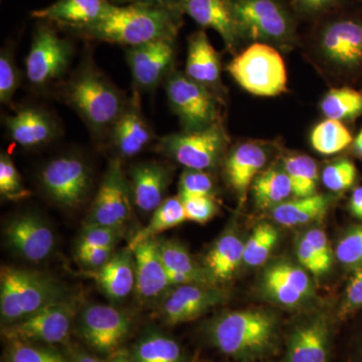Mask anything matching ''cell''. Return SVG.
<instances>
[{
  "mask_svg": "<svg viewBox=\"0 0 362 362\" xmlns=\"http://www.w3.org/2000/svg\"><path fill=\"white\" fill-rule=\"evenodd\" d=\"M303 238L309 243L312 249L322 259L324 263L332 268L334 255H333L332 247H331L327 235L322 228H309L308 230L304 233Z\"/></svg>",
  "mask_w": 362,
  "mask_h": 362,
  "instance_id": "obj_51",
  "label": "cell"
},
{
  "mask_svg": "<svg viewBox=\"0 0 362 362\" xmlns=\"http://www.w3.org/2000/svg\"><path fill=\"white\" fill-rule=\"evenodd\" d=\"M296 255L300 265L315 277H322L331 270L330 267L326 265L318 254L312 249L303 235L297 240Z\"/></svg>",
  "mask_w": 362,
  "mask_h": 362,
  "instance_id": "obj_47",
  "label": "cell"
},
{
  "mask_svg": "<svg viewBox=\"0 0 362 362\" xmlns=\"http://www.w3.org/2000/svg\"><path fill=\"white\" fill-rule=\"evenodd\" d=\"M4 238L7 247L14 254L33 263L49 258L56 246V237L51 226L33 214H18L8 221L4 228Z\"/></svg>",
  "mask_w": 362,
  "mask_h": 362,
  "instance_id": "obj_17",
  "label": "cell"
},
{
  "mask_svg": "<svg viewBox=\"0 0 362 362\" xmlns=\"http://www.w3.org/2000/svg\"><path fill=\"white\" fill-rule=\"evenodd\" d=\"M327 119L337 121L354 120L362 116V93L351 88L330 90L320 104Z\"/></svg>",
  "mask_w": 362,
  "mask_h": 362,
  "instance_id": "obj_37",
  "label": "cell"
},
{
  "mask_svg": "<svg viewBox=\"0 0 362 362\" xmlns=\"http://www.w3.org/2000/svg\"><path fill=\"white\" fill-rule=\"evenodd\" d=\"M356 358L357 362H362V334L357 342Z\"/></svg>",
  "mask_w": 362,
  "mask_h": 362,
  "instance_id": "obj_56",
  "label": "cell"
},
{
  "mask_svg": "<svg viewBox=\"0 0 362 362\" xmlns=\"http://www.w3.org/2000/svg\"><path fill=\"white\" fill-rule=\"evenodd\" d=\"M331 327L327 317L317 314L297 324L289 335L286 362H328Z\"/></svg>",
  "mask_w": 362,
  "mask_h": 362,
  "instance_id": "obj_19",
  "label": "cell"
},
{
  "mask_svg": "<svg viewBox=\"0 0 362 362\" xmlns=\"http://www.w3.org/2000/svg\"><path fill=\"white\" fill-rule=\"evenodd\" d=\"M119 158H131L141 153L154 139L153 131L143 116L137 94L131 98L125 110L109 133Z\"/></svg>",
  "mask_w": 362,
  "mask_h": 362,
  "instance_id": "obj_21",
  "label": "cell"
},
{
  "mask_svg": "<svg viewBox=\"0 0 362 362\" xmlns=\"http://www.w3.org/2000/svg\"><path fill=\"white\" fill-rule=\"evenodd\" d=\"M135 259V291L143 302L154 301L171 284L159 252L158 240H145L132 250Z\"/></svg>",
  "mask_w": 362,
  "mask_h": 362,
  "instance_id": "obj_20",
  "label": "cell"
},
{
  "mask_svg": "<svg viewBox=\"0 0 362 362\" xmlns=\"http://www.w3.org/2000/svg\"><path fill=\"white\" fill-rule=\"evenodd\" d=\"M115 247H77V259L88 271L98 270L106 265L114 256Z\"/></svg>",
  "mask_w": 362,
  "mask_h": 362,
  "instance_id": "obj_49",
  "label": "cell"
},
{
  "mask_svg": "<svg viewBox=\"0 0 362 362\" xmlns=\"http://www.w3.org/2000/svg\"><path fill=\"white\" fill-rule=\"evenodd\" d=\"M279 230L271 223H259L245 244L244 264L259 267L266 264L279 240Z\"/></svg>",
  "mask_w": 362,
  "mask_h": 362,
  "instance_id": "obj_38",
  "label": "cell"
},
{
  "mask_svg": "<svg viewBox=\"0 0 362 362\" xmlns=\"http://www.w3.org/2000/svg\"><path fill=\"white\" fill-rule=\"evenodd\" d=\"M185 221H187V216L180 197L178 195L168 197L153 211L148 225L133 235L127 247L133 250L145 240L156 239L159 233L175 228Z\"/></svg>",
  "mask_w": 362,
  "mask_h": 362,
  "instance_id": "obj_33",
  "label": "cell"
},
{
  "mask_svg": "<svg viewBox=\"0 0 362 362\" xmlns=\"http://www.w3.org/2000/svg\"><path fill=\"white\" fill-rule=\"evenodd\" d=\"M349 211L356 220L362 221V187H357L352 190Z\"/></svg>",
  "mask_w": 362,
  "mask_h": 362,
  "instance_id": "obj_52",
  "label": "cell"
},
{
  "mask_svg": "<svg viewBox=\"0 0 362 362\" xmlns=\"http://www.w3.org/2000/svg\"><path fill=\"white\" fill-rule=\"evenodd\" d=\"M130 359L132 362H181L182 351L173 338L151 333L136 343Z\"/></svg>",
  "mask_w": 362,
  "mask_h": 362,
  "instance_id": "obj_36",
  "label": "cell"
},
{
  "mask_svg": "<svg viewBox=\"0 0 362 362\" xmlns=\"http://www.w3.org/2000/svg\"><path fill=\"white\" fill-rule=\"evenodd\" d=\"M113 1L117 2V4H134L138 0H113Z\"/></svg>",
  "mask_w": 362,
  "mask_h": 362,
  "instance_id": "obj_58",
  "label": "cell"
},
{
  "mask_svg": "<svg viewBox=\"0 0 362 362\" xmlns=\"http://www.w3.org/2000/svg\"><path fill=\"white\" fill-rule=\"evenodd\" d=\"M78 312V302L73 298L49 305L23 320L4 325L2 332L11 342H42L56 344L70 335Z\"/></svg>",
  "mask_w": 362,
  "mask_h": 362,
  "instance_id": "obj_10",
  "label": "cell"
},
{
  "mask_svg": "<svg viewBox=\"0 0 362 362\" xmlns=\"http://www.w3.org/2000/svg\"><path fill=\"white\" fill-rule=\"evenodd\" d=\"M108 0H57L45 8L33 11V18L78 30L93 25L108 13Z\"/></svg>",
  "mask_w": 362,
  "mask_h": 362,
  "instance_id": "obj_26",
  "label": "cell"
},
{
  "mask_svg": "<svg viewBox=\"0 0 362 362\" xmlns=\"http://www.w3.org/2000/svg\"><path fill=\"white\" fill-rule=\"evenodd\" d=\"M357 180L356 164L349 158H339L325 166L321 175L324 187L331 192L340 194L354 187Z\"/></svg>",
  "mask_w": 362,
  "mask_h": 362,
  "instance_id": "obj_39",
  "label": "cell"
},
{
  "mask_svg": "<svg viewBox=\"0 0 362 362\" xmlns=\"http://www.w3.org/2000/svg\"><path fill=\"white\" fill-rule=\"evenodd\" d=\"M343 0H292V6L299 16L317 18L341 6Z\"/></svg>",
  "mask_w": 362,
  "mask_h": 362,
  "instance_id": "obj_50",
  "label": "cell"
},
{
  "mask_svg": "<svg viewBox=\"0 0 362 362\" xmlns=\"http://www.w3.org/2000/svg\"><path fill=\"white\" fill-rule=\"evenodd\" d=\"M80 333L88 345L100 354L115 351L130 332L127 314L104 304L86 306L78 318Z\"/></svg>",
  "mask_w": 362,
  "mask_h": 362,
  "instance_id": "obj_15",
  "label": "cell"
},
{
  "mask_svg": "<svg viewBox=\"0 0 362 362\" xmlns=\"http://www.w3.org/2000/svg\"><path fill=\"white\" fill-rule=\"evenodd\" d=\"M159 252L169 271L185 276L192 284L218 286L204 265H199L189 251L173 240H158Z\"/></svg>",
  "mask_w": 362,
  "mask_h": 362,
  "instance_id": "obj_32",
  "label": "cell"
},
{
  "mask_svg": "<svg viewBox=\"0 0 362 362\" xmlns=\"http://www.w3.org/2000/svg\"></svg>",
  "mask_w": 362,
  "mask_h": 362,
  "instance_id": "obj_60",
  "label": "cell"
},
{
  "mask_svg": "<svg viewBox=\"0 0 362 362\" xmlns=\"http://www.w3.org/2000/svg\"><path fill=\"white\" fill-rule=\"evenodd\" d=\"M317 47L331 68L346 76L362 71V14H340L324 23Z\"/></svg>",
  "mask_w": 362,
  "mask_h": 362,
  "instance_id": "obj_7",
  "label": "cell"
},
{
  "mask_svg": "<svg viewBox=\"0 0 362 362\" xmlns=\"http://www.w3.org/2000/svg\"><path fill=\"white\" fill-rule=\"evenodd\" d=\"M110 362H132L131 361L130 356H125V354H118L114 357Z\"/></svg>",
  "mask_w": 362,
  "mask_h": 362,
  "instance_id": "obj_57",
  "label": "cell"
},
{
  "mask_svg": "<svg viewBox=\"0 0 362 362\" xmlns=\"http://www.w3.org/2000/svg\"><path fill=\"white\" fill-rule=\"evenodd\" d=\"M268 152L263 143L247 141L233 147L226 157V181L235 190L240 202L245 201L255 178L265 168Z\"/></svg>",
  "mask_w": 362,
  "mask_h": 362,
  "instance_id": "obj_22",
  "label": "cell"
},
{
  "mask_svg": "<svg viewBox=\"0 0 362 362\" xmlns=\"http://www.w3.org/2000/svg\"><path fill=\"white\" fill-rule=\"evenodd\" d=\"M182 11L204 28H213L230 51L245 40L228 0H185Z\"/></svg>",
  "mask_w": 362,
  "mask_h": 362,
  "instance_id": "obj_25",
  "label": "cell"
},
{
  "mask_svg": "<svg viewBox=\"0 0 362 362\" xmlns=\"http://www.w3.org/2000/svg\"><path fill=\"white\" fill-rule=\"evenodd\" d=\"M129 180L121 159H112L96 197L90 207L85 226L124 228L130 216Z\"/></svg>",
  "mask_w": 362,
  "mask_h": 362,
  "instance_id": "obj_13",
  "label": "cell"
},
{
  "mask_svg": "<svg viewBox=\"0 0 362 362\" xmlns=\"http://www.w3.org/2000/svg\"><path fill=\"white\" fill-rule=\"evenodd\" d=\"M354 136L341 121L327 119L312 130V147L322 156H334L349 148L354 142Z\"/></svg>",
  "mask_w": 362,
  "mask_h": 362,
  "instance_id": "obj_35",
  "label": "cell"
},
{
  "mask_svg": "<svg viewBox=\"0 0 362 362\" xmlns=\"http://www.w3.org/2000/svg\"><path fill=\"white\" fill-rule=\"evenodd\" d=\"M335 255L345 268L354 271L362 267V225L345 230L338 240Z\"/></svg>",
  "mask_w": 362,
  "mask_h": 362,
  "instance_id": "obj_41",
  "label": "cell"
},
{
  "mask_svg": "<svg viewBox=\"0 0 362 362\" xmlns=\"http://www.w3.org/2000/svg\"><path fill=\"white\" fill-rule=\"evenodd\" d=\"M180 197V195H178ZM185 207L187 220L204 223L213 220L218 207L214 197H180Z\"/></svg>",
  "mask_w": 362,
  "mask_h": 362,
  "instance_id": "obj_46",
  "label": "cell"
},
{
  "mask_svg": "<svg viewBox=\"0 0 362 362\" xmlns=\"http://www.w3.org/2000/svg\"><path fill=\"white\" fill-rule=\"evenodd\" d=\"M123 233L124 228L84 226L78 238V246L115 247L116 243L122 237Z\"/></svg>",
  "mask_w": 362,
  "mask_h": 362,
  "instance_id": "obj_45",
  "label": "cell"
},
{
  "mask_svg": "<svg viewBox=\"0 0 362 362\" xmlns=\"http://www.w3.org/2000/svg\"><path fill=\"white\" fill-rule=\"evenodd\" d=\"M245 40H256L282 49L296 42L291 13L279 0H228Z\"/></svg>",
  "mask_w": 362,
  "mask_h": 362,
  "instance_id": "obj_5",
  "label": "cell"
},
{
  "mask_svg": "<svg viewBox=\"0 0 362 362\" xmlns=\"http://www.w3.org/2000/svg\"><path fill=\"white\" fill-rule=\"evenodd\" d=\"M362 309V267L354 271V275L350 278L341 306H340V317L351 315L354 312Z\"/></svg>",
  "mask_w": 362,
  "mask_h": 362,
  "instance_id": "obj_48",
  "label": "cell"
},
{
  "mask_svg": "<svg viewBox=\"0 0 362 362\" xmlns=\"http://www.w3.org/2000/svg\"><path fill=\"white\" fill-rule=\"evenodd\" d=\"M330 204V197L323 194L294 197L271 209L272 220L286 228L309 225L322 220Z\"/></svg>",
  "mask_w": 362,
  "mask_h": 362,
  "instance_id": "obj_30",
  "label": "cell"
},
{
  "mask_svg": "<svg viewBox=\"0 0 362 362\" xmlns=\"http://www.w3.org/2000/svg\"><path fill=\"white\" fill-rule=\"evenodd\" d=\"M180 197H214L216 185L207 171L185 168L181 173Z\"/></svg>",
  "mask_w": 362,
  "mask_h": 362,
  "instance_id": "obj_43",
  "label": "cell"
},
{
  "mask_svg": "<svg viewBox=\"0 0 362 362\" xmlns=\"http://www.w3.org/2000/svg\"><path fill=\"white\" fill-rule=\"evenodd\" d=\"M204 331L207 340L221 354L252 362L277 347L279 319L264 309L228 311L211 319Z\"/></svg>",
  "mask_w": 362,
  "mask_h": 362,
  "instance_id": "obj_2",
  "label": "cell"
},
{
  "mask_svg": "<svg viewBox=\"0 0 362 362\" xmlns=\"http://www.w3.org/2000/svg\"><path fill=\"white\" fill-rule=\"evenodd\" d=\"M90 169L77 156L52 159L40 171V181L45 194L54 204L66 209L80 206L89 195Z\"/></svg>",
  "mask_w": 362,
  "mask_h": 362,
  "instance_id": "obj_11",
  "label": "cell"
},
{
  "mask_svg": "<svg viewBox=\"0 0 362 362\" xmlns=\"http://www.w3.org/2000/svg\"><path fill=\"white\" fill-rule=\"evenodd\" d=\"M185 74L188 78L211 90L220 84V56L204 30L194 33L188 40Z\"/></svg>",
  "mask_w": 362,
  "mask_h": 362,
  "instance_id": "obj_29",
  "label": "cell"
},
{
  "mask_svg": "<svg viewBox=\"0 0 362 362\" xmlns=\"http://www.w3.org/2000/svg\"><path fill=\"white\" fill-rule=\"evenodd\" d=\"M255 204L259 209H273L293 195L291 181L283 164L272 165L262 171L252 182Z\"/></svg>",
  "mask_w": 362,
  "mask_h": 362,
  "instance_id": "obj_31",
  "label": "cell"
},
{
  "mask_svg": "<svg viewBox=\"0 0 362 362\" xmlns=\"http://www.w3.org/2000/svg\"><path fill=\"white\" fill-rule=\"evenodd\" d=\"M21 84V74L13 52L2 49L0 54V102L9 105Z\"/></svg>",
  "mask_w": 362,
  "mask_h": 362,
  "instance_id": "obj_44",
  "label": "cell"
},
{
  "mask_svg": "<svg viewBox=\"0 0 362 362\" xmlns=\"http://www.w3.org/2000/svg\"><path fill=\"white\" fill-rule=\"evenodd\" d=\"M247 92L258 97H276L287 90V71L280 52L268 44L254 42L226 66Z\"/></svg>",
  "mask_w": 362,
  "mask_h": 362,
  "instance_id": "obj_6",
  "label": "cell"
},
{
  "mask_svg": "<svg viewBox=\"0 0 362 362\" xmlns=\"http://www.w3.org/2000/svg\"><path fill=\"white\" fill-rule=\"evenodd\" d=\"M352 151L357 157L362 159V129L359 131L358 134L354 138L351 144Z\"/></svg>",
  "mask_w": 362,
  "mask_h": 362,
  "instance_id": "obj_55",
  "label": "cell"
},
{
  "mask_svg": "<svg viewBox=\"0 0 362 362\" xmlns=\"http://www.w3.org/2000/svg\"><path fill=\"white\" fill-rule=\"evenodd\" d=\"M165 90L169 106L185 132L206 129L221 122L218 102L211 90L185 74L173 71L166 78Z\"/></svg>",
  "mask_w": 362,
  "mask_h": 362,
  "instance_id": "obj_9",
  "label": "cell"
},
{
  "mask_svg": "<svg viewBox=\"0 0 362 362\" xmlns=\"http://www.w3.org/2000/svg\"><path fill=\"white\" fill-rule=\"evenodd\" d=\"M62 96L97 137L109 135L129 102L122 90L90 64L71 76Z\"/></svg>",
  "mask_w": 362,
  "mask_h": 362,
  "instance_id": "obj_3",
  "label": "cell"
},
{
  "mask_svg": "<svg viewBox=\"0 0 362 362\" xmlns=\"http://www.w3.org/2000/svg\"><path fill=\"white\" fill-rule=\"evenodd\" d=\"M94 279L99 289L112 301H121L135 290V259L132 250L126 247L115 252L110 261L98 270L85 272Z\"/></svg>",
  "mask_w": 362,
  "mask_h": 362,
  "instance_id": "obj_27",
  "label": "cell"
},
{
  "mask_svg": "<svg viewBox=\"0 0 362 362\" xmlns=\"http://www.w3.org/2000/svg\"><path fill=\"white\" fill-rule=\"evenodd\" d=\"M138 2L148 4V6H153L157 7H162V8L173 9V11H182V6L185 0H138Z\"/></svg>",
  "mask_w": 362,
  "mask_h": 362,
  "instance_id": "obj_53",
  "label": "cell"
},
{
  "mask_svg": "<svg viewBox=\"0 0 362 362\" xmlns=\"http://www.w3.org/2000/svg\"><path fill=\"white\" fill-rule=\"evenodd\" d=\"M173 42L156 40L126 49V61L136 87L148 92L168 78L175 59Z\"/></svg>",
  "mask_w": 362,
  "mask_h": 362,
  "instance_id": "obj_18",
  "label": "cell"
},
{
  "mask_svg": "<svg viewBox=\"0 0 362 362\" xmlns=\"http://www.w3.org/2000/svg\"><path fill=\"white\" fill-rule=\"evenodd\" d=\"M0 194L11 202L23 201L32 194L30 190L25 187L13 159L4 152H1L0 156Z\"/></svg>",
  "mask_w": 362,
  "mask_h": 362,
  "instance_id": "obj_40",
  "label": "cell"
},
{
  "mask_svg": "<svg viewBox=\"0 0 362 362\" xmlns=\"http://www.w3.org/2000/svg\"><path fill=\"white\" fill-rule=\"evenodd\" d=\"M73 57L69 40L59 37L52 28L40 26L33 35L32 47L25 59L28 82L37 88L63 77Z\"/></svg>",
  "mask_w": 362,
  "mask_h": 362,
  "instance_id": "obj_12",
  "label": "cell"
},
{
  "mask_svg": "<svg viewBox=\"0 0 362 362\" xmlns=\"http://www.w3.org/2000/svg\"><path fill=\"white\" fill-rule=\"evenodd\" d=\"M131 197L144 214L153 213L164 202L170 183V168L156 161L142 162L130 169Z\"/></svg>",
  "mask_w": 362,
  "mask_h": 362,
  "instance_id": "obj_24",
  "label": "cell"
},
{
  "mask_svg": "<svg viewBox=\"0 0 362 362\" xmlns=\"http://www.w3.org/2000/svg\"><path fill=\"white\" fill-rule=\"evenodd\" d=\"M68 298L61 282L47 274L18 267H1L0 315L4 325L23 320Z\"/></svg>",
  "mask_w": 362,
  "mask_h": 362,
  "instance_id": "obj_4",
  "label": "cell"
},
{
  "mask_svg": "<svg viewBox=\"0 0 362 362\" xmlns=\"http://www.w3.org/2000/svg\"><path fill=\"white\" fill-rule=\"evenodd\" d=\"M309 274L300 264L278 259L262 272L259 290L273 303L295 308L313 297V283Z\"/></svg>",
  "mask_w": 362,
  "mask_h": 362,
  "instance_id": "obj_14",
  "label": "cell"
},
{
  "mask_svg": "<svg viewBox=\"0 0 362 362\" xmlns=\"http://www.w3.org/2000/svg\"><path fill=\"white\" fill-rule=\"evenodd\" d=\"M7 134L25 149L37 148L59 135V126L49 112L28 107L4 119Z\"/></svg>",
  "mask_w": 362,
  "mask_h": 362,
  "instance_id": "obj_23",
  "label": "cell"
},
{
  "mask_svg": "<svg viewBox=\"0 0 362 362\" xmlns=\"http://www.w3.org/2000/svg\"><path fill=\"white\" fill-rule=\"evenodd\" d=\"M282 164L291 181L293 197H306L317 194L319 173L313 158L303 154H293L285 157Z\"/></svg>",
  "mask_w": 362,
  "mask_h": 362,
  "instance_id": "obj_34",
  "label": "cell"
},
{
  "mask_svg": "<svg viewBox=\"0 0 362 362\" xmlns=\"http://www.w3.org/2000/svg\"><path fill=\"white\" fill-rule=\"evenodd\" d=\"M6 362H66L59 351L30 342H11Z\"/></svg>",
  "mask_w": 362,
  "mask_h": 362,
  "instance_id": "obj_42",
  "label": "cell"
},
{
  "mask_svg": "<svg viewBox=\"0 0 362 362\" xmlns=\"http://www.w3.org/2000/svg\"><path fill=\"white\" fill-rule=\"evenodd\" d=\"M71 362H103L96 357L90 356L84 351H74L71 354Z\"/></svg>",
  "mask_w": 362,
  "mask_h": 362,
  "instance_id": "obj_54",
  "label": "cell"
},
{
  "mask_svg": "<svg viewBox=\"0 0 362 362\" xmlns=\"http://www.w3.org/2000/svg\"><path fill=\"white\" fill-rule=\"evenodd\" d=\"M228 143V135L218 122L206 129L164 136L158 149L185 168L209 173L218 168Z\"/></svg>",
  "mask_w": 362,
  "mask_h": 362,
  "instance_id": "obj_8",
  "label": "cell"
},
{
  "mask_svg": "<svg viewBox=\"0 0 362 362\" xmlns=\"http://www.w3.org/2000/svg\"><path fill=\"white\" fill-rule=\"evenodd\" d=\"M245 244L240 233L228 228L207 252L204 266L216 285L232 280L244 264Z\"/></svg>",
  "mask_w": 362,
  "mask_h": 362,
  "instance_id": "obj_28",
  "label": "cell"
},
{
  "mask_svg": "<svg viewBox=\"0 0 362 362\" xmlns=\"http://www.w3.org/2000/svg\"><path fill=\"white\" fill-rule=\"evenodd\" d=\"M181 13L138 1L126 6L113 4L101 20L76 32L87 39L127 47L175 40L181 26Z\"/></svg>",
  "mask_w": 362,
  "mask_h": 362,
  "instance_id": "obj_1",
  "label": "cell"
},
{
  "mask_svg": "<svg viewBox=\"0 0 362 362\" xmlns=\"http://www.w3.org/2000/svg\"><path fill=\"white\" fill-rule=\"evenodd\" d=\"M230 294L220 286L187 284L175 286L162 300L159 315L168 325L190 322L225 303Z\"/></svg>",
  "mask_w": 362,
  "mask_h": 362,
  "instance_id": "obj_16",
  "label": "cell"
},
{
  "mask_svg": "<svg viewBox=\"0 0 362 362\" xmlns=\"http://www.w3.org/2000/svg\"><path fill=\"white\" fill-rule=\"evenodd\" d=\"M361 1H362V0H361Z\"/></svg>",
  "mask_w": 362,
  "mask_h": 362,
  "instance_id": "obj_59",
  "label": "cell"
}]
</instances>
